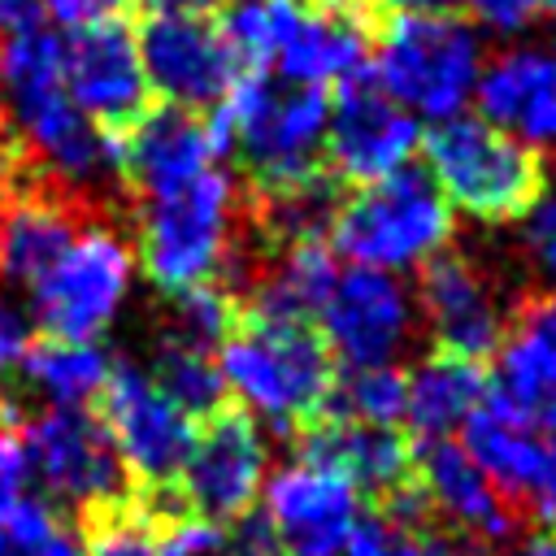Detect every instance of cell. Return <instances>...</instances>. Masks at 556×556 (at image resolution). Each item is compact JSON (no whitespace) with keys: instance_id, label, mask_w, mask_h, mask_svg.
<instances>
[{"instance_id":"6da1fadb","label":"cell","mask_w":556,"mask_h":556,"mask_svg":"<svg viewBox=\"0 0 556 556\" xmlns=\"http://www.w3.org/2000/svg\"><path fill=\"white\" fill-rule=\"evenodd\" d=\"M326 117L321 87L243 70L213 113L222 148L239 156L252 178V200L300 191L326 174Z\"/></svg>"},{"instance_id":"7a4b0ae2","label":"cell","mask_w":556,"mask_h":556,"mask_svg":"<svg viewBox=\"0 0 556 556\" xmlns=\"http://www.w3.org/2000/svg\"><path fill=\"white\" fill-rule=\"evenodd\" d=\"M226 391L239 395L248 413H261L282 434H295L326 413L334 391V352L313 321L239 313L217 348Z\"/></svg>"},{"instance_id":"3957f363","label":"cell","mask_w":556,"mask_h":556,"mask_svg":"<svg viewBox=\"0 0 556 556\" xmlns=\"http://www.w3.org/2000/svg\"><path fill=\"white\" fill-rule=\"evenodd\" d=\"M482 39L456 9H391L374 35V83L413 117L465 113L482 74Z\"/></svg>"},{"instance_id":"277c9868","label":"cell","mask_w":556,"mask_h":556,"mask_svg":"<svg viewBox=\"0 0 556 556\" xmlns=\"http://www.w3.org/2000/svg\"><path fill=\"white\" fill-rule=\"evenodd\" d=\"M135 256L165 295L213 282L243 230L239 187L222 165H208L156 195L135 200Z\"/></svg>"},{"instance_id":"5b68a950","label":"cell","mask_w":556,"mask_h":556,"mask_svg":"<svg viewBox=\"0 0 556 556\" xmlns=\"http://www.w3.org/2000/svg\"><path fill=\"white\" fill-rule=\"evenodd\" d=\"M421 152L439 195L486 226L517 222L547 182L534 148L469 113L434 122L430 135H421Z\"/></svg>"},{"instance_id":"8992f818","label":"cell","mask_w":556,"mask_h":556,"mask_svg":"<svg viewBox=\"0 0 556 556\" xmlns=\"http://www.w3.org/2000/svg\"><path fill=\"white\" fill-rule=\"evenodd\" d=\"M452 204L439 195L430 174L404 165L339 200L326 239L352 265L395 274L426 265L434 252H443L452 243Z\"/></svg>"},{"instance_id":"52a82bcc","label":"cell","mask_w":556,"mask_h":556,"mask_svg":"<svg viewBox=\"0 0 556 556\" xmlns=\"http://www.w3.org/2000/svg\"><path fill=\"white\" fill-rule=\"evenodd\" d=\"M135 278V248L109 222H87L30 287L35 321L48 339H96L122 308Z\"/></svg>"},{"instance_id":"ba28073f","label":"cell","mask_w":556,"mask_h":556,"mask_svg":"<svg viewBox=\"0 0 556 556\" xmlns=\"http://www.w3.org/2000/svg\"><path fill=\"white\" fill-rule=\"evenodd\" d=\"M130 486H174L195 434V421L139 365H113L91 400Z\"/></svg>"},{"instance_id":"9c48e42d","label":"cell","mask_w":556,"mask_h":556,"mask_svg":"<svg viewBox=\"0 0 556 556\" xmlns=\"http://www.w3.org/2000/svg\"><path fill=\"white\" fill-rule=\"evenodd\" d=\"M265 439L256 417L243 404H226L213 417L195 421L178 491L195 517L213 526H230L252 513L256 495L265 491Z\"/></svg>"},{"instance_id":"30bf717a","label":"cell","mask_w":556,"mask_h":556,"mask_svg":"<svg viewBox=\"0 0 556 556\" xmlns=\"http://www.w3.org/2000/svg\"><path fill=\"white\" fill-rule=\"evenodd\" d=\"M421 148V126L400 109L369 70L339 83L326 117V174L365 187L413 161Z\"/></svg>"},{"instance_id":"8fae6325","label":"cell","mask_w":556,"mask_h":556,"mask_svg":"<svg viewBox=\"0 0 556 556\" xmlns=\"http://www.w3.org/2000/svg\"><path fill=\"white\" fill-rule=\"evenodd\" d=\"M139 61L148 87L178 109H217L243 65L235 61L222 26L204 13H161L152 9L139 22Z\"/></svg>"},{"instance_id":"7c38bea8","label":"cell","mask_w":556,"mask_h":556,"mask_svg":"<svg viewBox=\"0 0 556 556\" xmlns=\"http://www.w3.org/2000/svg\"><path fill=\"white\" fill-rule=\"evenodd\" d=\"M17 430L30 456V473H39L56 500L78 504V513L130 491V478L104 426L96 421V413L52 404V408L22 413Z\"/></svg>"},{"instance_id":"4fadbf2b","label":"cell","mask_w":556,"mask_h":556,"mask_svg":"<svg viewBox=\"0 0 556 556\" xmlns=\"http://www.w3.org/2000/svg\"><path fill=\"white\" fill-rule=\"evenodd\" d=\"M417 304L439 352H456L469 361H491L504 343L508 313L517 300L500 295V282L469 252H434L417 278Z\"/></svg>"},{"instance_id":"5bb4252c","label":"cell","mask_w":556,"mask_h":556,"mask_svg":"<svg viewBox=\"0 0 556 556\" xmlns=\"http://www.w3.org/2000/svg\"><path fill=\"white\" fill-rule=\"evenodd\" d=\"M65 43V91L87 122H96L109 139L126 135L148 113V74L139 61V43L122 17L91 22L70 30Z\"/></svg>"},{"instance_id":"9a60e30c","label":"cell","mask_w":556,"mask_h":556,"mask_svg":"<svg viewBox=\"0 0 556 556\" xmlns=\"http://www.w3.org/2000/svg\"><path fill=\"white\" fill-rule=\"evenodd\" d=\"M500 369L482 404L526 430H556V291L526 287L508 313Z\"/></svg>"},{"instance_id":"2e32d148","label":"cell","mask_w":556,"mask_h":556,"mask_svg":"<svg viewBox=\"0 0 556 556\" xmlns=\"http://www.w3.org/2000/svg\"><path fill=\"white\" fill-rule=\"evenodd\" d=\"M321 339L348 365H391L413 334V300L395 274L352 265L339 269L326 304L317 308Z\"/></svg>"},{"instance_id":"e0dca14e","label":"cell","mask_w":556,"mask_h":556,"mask_svg":"<svg viewBox=\"0 0 556 556\" xmlns=\"http://www.w3.org/2000/svg\"><path fill=\"white\" fill-rule=\"evenodd\" d=\"M113 143H117V178L130 191V200L156 195L226 156L213 113H195L178 104L148 109Z\"/></svg>"},{"instance_id":"ac0fdd59","label":"cell","mask_w":556,"mask_h":556,"mask_svg":"<svg viewBox=\"0 0 556 556\" xmlns=\"http://www.w3.org/2000/svg\"><path fill=\"white\" fill-rule=\"evenodd\" d=\"M291 443L304 465L343 473L356 491L374 500V508L400 495L417 478V439L395 426H365L321 413L308 426H300Z\"/></svg>"},{"instance_id":"d6986e66","label":"cell","mask_w":556,"mask_h":556,"mask_svg":"<svg viewBox=\"0 0 556 556\" xmlns=\"http://www.w3.org/2000/svg\"><path fill=\"white\" fill-rule=\"evenodd\" d=\"M265 517L287 556H343L361 517L356 486L334 469L295 460L265 482Z\"/></svg>"},{"instance_id":"ffe728a7","label":"cell","mask_w":556,"mask_h":556,"mask_svg":"<svg viewBox=\"0 0 556 556\" xmlns=\"http://www.w3.org/2000/svg\"><path fill=\"white\" fill-rule=\"evenodd\" d=\"M417 478L426 486L434 521H443L456 539L491 552L521 534V517L495 491V482L473 465V456L452 439L417 443Z\"/></svg>"},{"instance_id":"44dd1931","label":"cell","mask_w":556,"mask_h":556,"mask_svg":"<svg viewBox=\"0 0 556 556\" xmlns=\"http://www.w3.org/2000/svg\"><path fill=\"white\" fill-rule=\"evenodd\" d=\"M478 117L521 139L534 152H556V48L552 43H508L482 61Z\"/></svg>"},{"instance_id":"7402d4cb","label":"cell","mask_w":556,"mask_h":556,"mask_svg":"<svg viewBox=\"0 0 556 556\" xmlns=\"http://www.w3.org/2000/svg\"><path fill=\"white\" fill-rule=\"evenodd\" d=\"M91 217V204L52 187L9 191L0 208V274L17 287H35Z\"/></svg>"},{"instance_id":"603a6c76","label":"cell","mask_w":556,"mask_h":556,"mask_svg":"<svg viewBox=\"0 0 556 556\" xmlns=\"http://www.w3.org/2000/svg\"><path fill=\"white\" fill-rule=\"evenodd\" d=\"M491 391L486 361H469L456 352H430L413 374L404 391V421L413 439H447V430L465 426L473 408H482Z\"/></svg>"},{"instance_id":"cb8c5ba5","label":"cell","mask_w":556,"mask_h":556,"mask_svg":"<svg viewBox=\"0 0 556 556\" xmlns=\"http://www.w3.org/2000/svg\"><path fill=\"white\" fill-rule=\"evenodd\" d=\"M17 369H22L26 382H30L35 391H43L52 404H61V408H83V404H91V400L100 395V387L109 382L113 361H109V352H104L96 339H87V343H78V339H39V343H30V348L22 352Z\"/></svg>"},{"instance_id":"d4e9b609","label":"cell","mask_w":556,"mask_h":556,"mask_svg":"<svg viewBox=\"0 0 556 556\" xmlns=\"http://www.w3.org/2000/svg\"><path fill=\"white\" fill-rule=\"evenodd\" d=\"M191 421L213 417L217 408H226V378L217 365V352L191 348L182 339L156 334V352H152V374H148Z\"/></svg>"},{"instance_id":"484cf974","label":"cell","mask_w":556,"mask_h":556,"mask_svg":"<svg viewBox=\"0 0 556 556\" xmlns=\"http://www.w3.org/2000/svg\"><path fill=\"white\" fill-rule=\"evenodd\" d=\"M83 556H182L169 547L165 530L135 504V495H117L78 513Z\"/></svg>"},{"instance_id":"4316f807","label":"cell","mask_w":556,"mask_h":556,"mask_svg":"<svg viewBox=\"0 0 556 556\" xmlns=\"http://www.w3.org/2000/svg\"><path fill=\"white\" fill-rule=\"evenodd\" d=\"M300 0H230L222 13V35L243 70H274V56L295 22Z\"/></svg>"},{"instance_id":"83f0119b","label":"cell","mask_w":556,"mask_h":556,"mask_svg":"<svg viewBox=\"0 0 556 556\" xmlns=\"http://www.w3.org/2000/svg\"><path fill=\"white\" fill-rule=\"evenodd\" d=\"M404 391L408 374L395 365H352L334 378V391L326 400V417H348L365 426H395L404 421Z\"/></svg>"},{"instance_id":"f1b7e54d","label":"cell","mask_w":556,"mask_h":556,"mask_svg":"<svg viewBox=\"0 0 556 556\" xmlns=\"http://www.w3.org/2000/svg\"><path fill=\"white\" fill-rule=\"evenodd\" d=\"M239 313H243L239 300L222 282H195V287H182V291L169 295L156 334H169V339H182L191 348L217 352L222 339L230 334V326L239 321Z\"/></svg>"},{"instance_id":"f546056e","label":"cell","mask_w":556,"mask_h":556,"mask_svg":"<svg viewBox=\"0 0 556 556\" xmlns=\"http://www.w3.org/2000/svg\"><path fill=\"white\" fill-rule=\"evenodd\" d=\"M517 252L539 291H556V187L517 217Z\"/></svg>"},{"instance_id":"4dcf8cb0","label":"cell","mask_w":556,"mask_h":556,"mask_svg":"<svg viewBox=\"0 0 556 556\" xmlns=\"http://www.w3.org/2000/svg\"><path fill=\"white\" fill-rule=\"evenodd\" d=\"M426 534L430 530H404L382 513H365L356 517L343 556H426Z\"/></svg>"},{"instance_id":"1f68e13d","label":"cell","mask_w":556,"mask_h":556,"mask_svg":"<svg viewBox=\"0 0 556 556\" xmlns=\"http://www.w3.org/2000/svg\"><path fill=\"white\" fill-rule=\"evenodd\" d=\"M452 9H460L465 22H478L495 35H521L543 13L539 0H452Z\"/></svg>"},{"instance_id":"d6a6232c","label":"cell","mask_w":556,"mask_h":556,"mask_svg":"<svg viewBox=\"0 0 556 556\" xmlns=\"http://www.w3.org/2000/svg\"><path fill=\"white\" fill-rule=\"evenodd\" d=\"M226 556H287L274 521L265 513H243L239 521H230V534H222Z\"/></svg>"},{"instance_id":"836d02e7","label":"cell","mask_w":556,"mask_h":556,"mask_svg":"<svg viewBox=\"0 0 556 556\" xmlns=\"http://www.w3.org/2000/svg\"><path fill=\"white\" fill-rule=\"evenodd\" d=\"M130 0H43V13L61 22L65 30L91 26V22H113Z\"/></svg>"},{"instance_id":"e575fe53","label":"cell","mask_w":556,"mask_h":556,"mask_svg":"<svg viewBox=\"0 0 556 556\" xmlns=\"http://www.w3.org/2000/svg\"><path fill=\"white\" fill-rule=\"evenodd\" d=\"M26 348H30L26 313H22L9 295H0V374L17 369V361H22V352H26Z\"/></svg>"},{"instance_id":"d590c367","label":"cell","mask_w":556,"mask_h":556,"mask_svg":"<svg viewBox=\"0 0 556 556\" xmlns=\"http://www.w3.org/2000/svg\"><path fill=\"white\" fill-rule=\"evenodd\" d=\"M43 22H48L43 0H0V39L4 35H22V30H35Z\"/></svg>"},{"instance_id":"8d00e7d4","label":"cell","mask_w":556,"mask_h":556,"mask_svg":"<svg viewBox=\"0 0 556 556\" xmlns=\"http://www.w3.org/2000/svg\"><path fill=\"white\" fill-rule=\"evenodd\" d=\"M152 9H161V13H213V9H226L230 0H148Z\"/></svg>"},{"instance_id":"74e56055","label":"cell","mask_w":556,"mask_h":556,"mask_svg":"<svg viewBox=\"0 0 556 556\" xmlns=\"http://www.w3.org/2000/svg\"><path fill=\"white\" fill-rule=\"evenodd\" d=\"M517 556H556V526H539L534 534H526Z\"/></svg>"},{"instance_id":"f35d334b","label":"cell","mask_w":556,"mask_h":556,"mask_svg":"<svg viewBox=\"0 0 556 556\" xmlns=\"http://www.w3.org/2000/svg\"><path fill=\"white\" fill-rule=\"evenodd\" d=\"M539 4H543V13H547V17L556 22V0H539Z\"/></svg>"},{"instance_id":"ab89813d","label":"cell","mask_w":556,"mask_h":556,"mask_svg":"<svg viewBox=\"0 0 556 556\" xmlns=\"http://www.w3.org/2000/svg\"><path fill=\"white\" fill-rule=\"evenodd\" d=\"M0 208H4V191H0Z\"/></svg>"}]
</instances>
